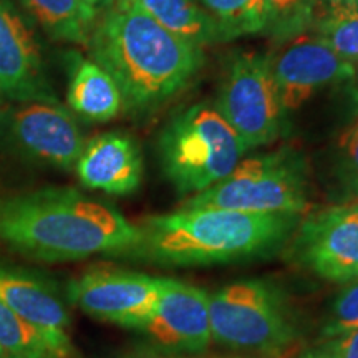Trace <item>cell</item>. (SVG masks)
I'll list each match as a JSON object with an SVG mask.
<instances>
[{"mask_svg":"<svg viewBox=\"0 0 358 358\" xmlns=\"http://www.w3.org/2000/svg\"><path fill=\"white\" fill-rule=\"evenodd\" d=\"M0 352L7 358H78L0 302Z\"/></svg>","mask_w":358,"mask_h":358,"instance_id":"obj_19","label":"cell"},{"mask_svg":"<svg viewBox=\"0 0 358 358\" xmlns=\"http://www.w3.org/2000/svg\"><path fill=\"white\" fill-rule=\"evenodd\" d=\"M141 232L115 206L71 187L0 196V248L37 262L131 256Z\"/></svg>","mask_w":358,"mask_h":358,"instance_id":"obj_1","label":"cell"},{"mask_svg":"<svg viewBox=\"0 0 358 358\" xmlns=\"http://www.w3.org/2000/svg\"><path fill=\"white\" fill-rule=\"evenodd\" d=\"M118 358H164L163 353H155L150 350H138V352H129Z\"/></svg>","mask_w":358,"mask_h":358,"instance_id":"obj_28","label":"cell"},{"mask_svg":"<svg viewBox=\"0 0 358 358\" xmlns=\"http://www.w3.org/2000/svg\"><path fill=\"white\" fill-rule=\"evenodd\" d=\"M88 47L129 110L176 95L203 65V48L168 32L131 0H116L93 27Z\"/></svg>","mask_w":358,"mask_h":358,"instance_id":"obj_2","label":"cell"},{"mask_svg":"<svg viewBox=\"0 0 358 358\" xmlns=\"http://www.w3.org/2000/svg\"><path fill=\"white\" fill-rule=\"evenodd\" d=\"M332 196L337 204L358 201V113L338 134L334 146Z\"/></svg>","mask_w":358,"mask_h":358,"instance_id":"obj_22","label":"cell"},{"mask_svg":"<svg viewBox=\"0 0 358 358\" xmlns=\"http://www.w3.org/2000/svg\"><path fill=\"white\" fill-rule=\"evenodd\" d=\"M30 15L53 40L88 45L96 8L83 0H22Z\"/></svg>","mask_w":358,"mask_h":358,"instance_id":"obj_18","label":"cell"},{"mask_svg":"<svg viewBox=\"0 0 358 358\" xmlns=\"http://www.w3.org/2000/svg\"><path fill=\"white\" fill-rule=\"evenodd\" d=\"M164 358H285V353H250V355L241 357H204V355H181V353H171Z\"/></svg>","mask_w":358,"mask_h":358,"instance_id":"obj_26","label":"cell"},{"mask_svg":"<svg viewBox=\"0 0 358 358\" xmlns=\"http://www.w3.org/2000/svg\"><path fill=\"white\" fill-rule=\"evenodd\" d=\"M163 173L181 194H198L222 181L249 148L216 106L204 103L174 115L161 131Z\"/></svg>","mask_w":358,"mask_h":358,"instance_id":"obj_4","label":"cell"},{"mask_svg":"<svg viewBox=\"0 0 358 358\" xmlns=\"http://www.w3.org/2000/svg\"><path fill=\"white\" fill-rule=\"evenodd\" d=\"M299 358H335L330 347H322V348H313V350H308L301 355Z\"/></svg>","mask_w":358,"mask_h":358,"instance_id":"obj_27","label":"cell"},{"mask_svg":"<svg viewBox=\"0 0 358 358\" xmlns=\"http://www.w3.org/2000/svg\"><path fill=\"white\" fill-rule=\"evenodd\" d=\"M216 110L249 150L274 143L280 136L284 111L271 71V57L237 55L227 70Z\"/></svg>","mask_w":358,"mask_h":358,"instance_id":"obj_7","label":"cell"},{"mask_svg":"<svg viewBox=\"0 0 358 358\" xmlns=\"http://www.w3.org/2000/svg\"><path fill=\"white\" fill-rule=\"evenodd\" d=\"M267 30L277 40H292L307 34L315 19L319 0H264Z\"/></svg>","mask_w":358,"mask_h":358,"instance_id":"obj_23","label":"cell"},{"mask_svg":"<svg viewBox=\"0 0 358 358\" xmlns=\"http://www.w3.org/2000/svg\"><path fill=\"white\" fill-rule=\"evenodd\" d=\"M0 358H7V357H6V355H3V353H2V352H0Z\"/></svg>","mask_w":358,"mask_h":358,"instance_id":"obj_31","label":"cell"},{"mask_svg":"<svg viewBox=\"0 0 358 358\" xmlns=\"http://www.w3.org/2000/svg\"><path fill=\"white\" fill-rule=\"evenodd\" d=\"M83 2H87V3H90V6H93V7H95L96 3H101V2H105V0H83Z\"/></svg>","mask_w":358,"mask_h":358,"instance_id":"obj_29","label":"cell"},{"mask_svg":"<svg viewBox=\"0 0 358 358\" xmlns=\"http://www.w3.org/2000/svg\"><path fill=\"white\" fill-rule=\"evenodd\" d=\"M0 302L57 345L75 350L69 334L70 312L50 280L32 271L0 264Z\"/></svg>","mask_w":358,"mask_h":358,"instance_id":"obj_14","label":"cell"},{"mask_svg":"<svg viewBox=\"0 0 358 358\" xmlns=\"http://www.w3.org/2000/svg\"><path fill=\"white\" fill-rule=\"evenodd\" d=\"M140 332L171 352L203 353L213 342L209 294L171 277H158L155 313Z\"/></svg>","mask_w":358,"mask_h":358,"instance_id":"obj_12","label":"cell"},{"mask_svg":"<svg viewBox=\"0 0 358 358\" xmlns=\"http://www.w3.org/2000/svg\"><path fill=\"white\" fill-rule=\"evenodd\" d=\"M70 108L90 122L113 120L123 106L118 85L96 62L77 57L69 85Z\"/></svg>","mask_w":358,"mask_h":358,"instance_id":"obj_16","label":"cell"},{"mask_svg":"<svg viewBox=\"0 0 358 358\" xmlns=\"http://www.w3.org/2000/svg\"><path fill=\"white\" fill-rule=\"evenodd\" d=\"M358 330V279L348 282L334 299L327 313L322 335L335 340Z\"/></svg>","mask_w":358,"mask_h":358,"instance_id":"obj_24","label":"cell"},{"mask_svg":"<svg viewBox=\"0 0 358 358\" xmlns=\"http://www.w3.org/2000/svg\"><path fill=\"white\" fill-rule=\"evenodd\" d=\"M308 32L317 35L347 62L358 64V3L322 2Z\"/></svg>","mask_w":358,"mask_h":358,"instance_id":"obj_20","label":"cell"},{"mask_svg":"<svg viewBox=\"0 0 358 358\" xmlns=\"http://www.w3.org/2000/svg\"><path fill=\"white\" fill-rule=\"evenodd\" d=\"M221 30L224 42L267 30L264 0H201Z\"/></svg>","mask_w":358,"mask_h":358,"instance_id":"obj_21","label":"cell"},{"mask_svg":"<svg viewBox=\"0 0 358 358\" xmlns=\"http://www.w3.org/2000/svg\"><path fill=\"white\" fill-rule=\"evenodd\" d=\"M271 71L285 115L302 108L319 90L350 80L355 65L307 32L289 40L279 55L271 57Z\"/></svg>","mask_w":358,"mask_h":358,"instance_id":"obj_11","label":"cell"},{"mask_svg":"<svg viewBox=\"0 0 358 358\" xmlns=\"http://www.w3.org/2000/svg\"><path fill=\"white\" fill-rule=\"evenodd\" d=\"M0 93L19 103H57L37 43L8 0H0Z\"/></svg>","mask_w":358,"mask_h":358,"instance_id":"obj_13","label":"cell"},{"mask_svg":"<svg viewBox=\"0 0 358 358\" xmlns=\"http://www.w3.org/2000/svg\"><path fill=\"white\" fill-rule=\"evenodd\" d=\"M0 146L32 163L71 169L85 138L77 120L60 103L30 101L0 113Z\"/></svg>","mask_w":358,"mask_h":358,"instance_id":"obj_8","label":"cell"},{"mask_svg":"<svg viewBox=\"0 0 358 358\" xmlns=\"http://www.w3.org/2000/svg\"><path fill=\"white\" fill-rule=\"evenodd\" d=\"M322 2H357L358 0H322Z\"/></svg>","mask_w":358,"mask_h":358,"instance_id":"obj_30","label":"cell"},{"mask_svg":"<svg viewBox=\"0 0 358 358\" xmlns=\"http://www.w3.org/2000/svg\"><path fill=\"white\" fill-rule=\"evenodd\" d=\"M308 204V168L301 153L280 148L241 159L222 181L192 194L181 208H219L250 214H299Z\"/></svg>","mask_w":358,"mask_h":358,"instance_id":"obj_5","label":"cell"},{"mask_svg":"<svg viewBox=\"0 0 358 358\" xmlns=\"http://www.w3.org/2000/svg\"><path fill=\"white\" fill-rule=\"evenodd\" d=\"M213 342L249 353H285L297 338L287 299L268 280L245 279L209 294Z\"/></svg>","mask_w":358,"mask_h":358,"instance_id":"obj_6","label":"cell"},{"mask_svg":"<svg viewBox=\"0 0 358 358\" xmlns=\"http://www.w3.org/2000/svg\"><path fill=\"white\" fill-rule=\"evenodd\" d=\"M75 173L88 189L113 196L131 194L140 187L143 178L140 148L128 134H100L85 143Z\"/></svg>","mask_w":358,"mask_h":358,"instance_id":"obj_15","label":"cell"},{"mask_svg":"<svg viewBox=\"0 0 358 358\" xmlns=\"http://www.w3.org/2000/svg\"><path fill=\"white\" fill-rule=\"evenodd\" d=\"M294 214H250L219 208H179L138 224L133 257L164 267H201L248 261L274 252L290 239Z\"/></svg>","mask_w":358,"mask_h":358,"instance_id":"obj_3","label":"cell"},{"mask_svg":"<svg viewBox=\"0 0 358 358\" xmlns=\"http://www.w3.org/2000/svg\"><path fill=\"white\" fill-rule=\"evenodd\" d=\"M329 347L335 358H358V330L330 340Z\"/></svg>","mask_w":358,"mask_h":358,"instance_id":"obj_25","label":"cell"},{"mask_svg":"<svg viewBox=\"0 0 358 358\" xmlns=\"http://www.w3.org/2000/svg\"><path fill=\"white\" fill-rule=\"evenodd\" d=\"M70 301L93 319L141 330L158 302V277L127 268L95 267L69 287Z\"/></svg>","mask_w":358,"mask_h":358,"instance_id":"obj_10","label":"cell"},{"mask_svg":"<svg viewBox=\"0 0 358 358\" xmlns=\"http://www.w3.org/2000/svg\"><path fill=\"white\" fill-rule=\"evenodd\" d=\"M146 15L196 47L224 42L219 27L198 0H131Z\"/></svg>","mask_w":358,"mask_h":358,"instance_id":"obj_17","label":"cell"},{"mask_svg":"<svg viewBox=\"0 0 358 358\" xmlns=\"http://www.w3.org/2000/svg\"><path fill=\"white\" fill-rule=\"evenodd\" d=\"M290 237V256L310 274L342 285L358 279V201L312 213Z\"/></svg>","mask_w":358,"mask_h":358,"instance_id":"obj_9","label":"cell"}]
</instances>
